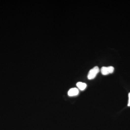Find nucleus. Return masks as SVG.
Segmentation results:
<instances>
[{"label": "nucleus", "mask_w": 130, "mask_h": 130, "mask_svg": "<svg viewBox=\"0 0 130 130\" xmlns=\"http://www.w3.org/2000/svg\"><path fill=\"white\" fill-rule=\"evenodd\" d=\"M100 70L99 67L98 66H95L90 70L88 74V78L89 79L91 80L94 79L98 73L100 72Z\"/></svg>", "instance_id": "obj_1"}, {"label": "nucleus", "mask_w": 130, "mask_h": 130, "mask_svg": "<svg viewBox=\"0 0 130 130\" xmlns=\"http://www.w3.org/2000/svg\"><path fill=\"white\" fill-rule=\"evenodd\" d=\"M114 68L112 66L103 67L101 68V72L103 75H107L113 73Z\"/></svg>", "instance_id": "obj_2"}, {"label": "nucleus", "mask_w": 130, "mask_h": 130, "mask_svg": "<svg viewBox=\"0 0 130 130\" xmlns=\"http://www.w3.org/2000/svg\"><path fill=\"white\" fill-rule=\"evenodd\" d=\"M79 93V91L76 88H73L70 89L68 92V95L70 96H74L77 95Z\"/></svg>", "instance_id": "obj_3"}, {"label": "nucleus", "mask_w": 130, "mask_h": 130, "mask_svg": "<svg viewBox=\"0 0 130 130\" xmlns=\"http://www.w3.org/2000/svg\"><path fill=\"white\" fill-rule=\"evenodd\" d=\"M76 85L77 87L81 90H84L87 86L86 84L80 82L77 83Z\"/></svg>", "instance_id": "obj_4"}, {"label": "nucleus", "mask_w": 130, "mask_h": 130, "mask_svg": "<svg viewBox=\"0 0 130 130\" xmlns=\"http://www.w3.org/2000/svg\"><path fill=\"white\" fill-rule=\"evenodd\" d=\"M128 97H129V100H128V106H130V93H129L128 94Z\"/></svg>", "instance_id": "obj_5"}]
</instances>
